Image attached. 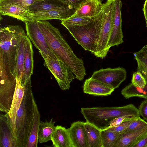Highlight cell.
Returning <instances> with one entry per match:
<instances>
[{
  "mask_svg": "<svg viewBox=\"0 0 147 147\" xmlns=\"http://www.w3.org/2000/svg\"><path fill=\"white\" fill-rule=\"evenodd\" d=\"M35 101L30 78L26 81L24 95L16 114L14 136L18 147H26L33 121Z\"/></svg>",
  "mask_w": 147,
  "mask_h": 147,
  "instance_id": "obj_2",
  "label": "cell"
},
{
  "mask_svg": "<svg viewBox=\"0 0 147 147\" xmlns=\"http://www.w3.org/2000/svg\"><path fill=\"white\" fill-rule=\"evenodd\" d=\"M83 89L84 93L101 96L110 95L115 90L108 85L90 78L85 80Z\"/></svg>",
  "mask_w": 147,
  "mask_h": 147,
  "instance_id": "obj_15",
  "label": "cell"
},
{
  "mask_svg": "<svg viewBox=\"0 0 147 147\" xmlns=\"http://www.w3.org/2000/svg\"><path fill=\"white\" fill-rule=\"evenodd\" d=\"M95 16L90 17L72 16L61 20V24L66 28L73 26L86 25L93 22Z\"/></svg>",
  "mask_w": 147,
  "mask_h": 147,
  "instance_id": "obj_28",
  "label": "cell"
},
{
  "mask_svg": "<svg viewBox=\"0 0 147 147\" xmlns=\"http://www.w3.org/2000/svg\"><path fill=\"white\" fill-rule=\"evenodd\" d=\"M24 74L20 82L25 83L26 80L31 78L33 70V54L32 46L31 40L26 35L24 51Z\"/></svg>",
  "mask_w": 147,
  "mask_h": 147,
  "instance_id": "obj_20",
  "label": "cell"
},
{
  "mask_svg": "<svg viewBox=\"0 0 147 147\" xmlns=\"http://www.w3.org/2000/svg\"><path fill=\"white\" fill-rule=\"evenodd\" d=\"M53 120L52 118L49 121H40L38 134V141L40 143L46 142L51 140L56 127L54 125L55 122Z\"/></svg>",
  "mask_w": 147,
  "mask_h": 147,
  "instance_id": "obj_26",
  "label": "cell"
},
{
  "mask_svg": "<svg viewBox=\"0 0 147 147\" xmlns=\"http://www.w3.org/2000/svg\"><path fill=\"white\" fill-rule=\"evenodd\" d=\"M134 147H147V134L137 143Z\"/></svg>",
  "mask_w": 147,
  "mask_h": 147,
  "instance_id": "obj_37",
  "label": "cell"
},
{
  "mask_svg": "<svg viewBox=\"0 0 147 147\" xmlns=\"http://www.w3.org/2000/svg\"><path fill=\"white\" fill-rule=\"evenodd\" d=\"M77 9L71 7L67 9L30 13L26 12L15 17L24 22L32 21H46L52 19H58L61 21L73 16Z\"/></svg>",
  "mask_w": 147,
  "mask_h": 147,
  "instance_id": "obj_10",
  "label": "cell"
},
{
  "mask_svg": "<svg viewBox=\"0 0 147 147\" xmlns=\"http://www.w3.org/2000/svg\"><path fill=\"white\" fill-rule=\"evenodd\" d=\"M143 10L145 18L146 26L147 28V0H146L145 2Z\"/></svg>",
  "mask_w": 147,
  "mask_h": 147,
  "instance_id": "obj_38",
  "label": "cell"
},
{
  "mask_svg": "<svg viewBox=\"0 0 147 147\" xmlns=\"http://www.w3.org/2000/svg\"><path fill=\"white\" fill-rule=\"evenodd\" d=\"M51 140L55 147H74L68 128L61 125L56 126Z\"/></svg>",
  "mask_w": 147,
  "mask_h": 147,
  "instance_id": "obj_21",
  "label": "cell"
},
{
  "mask_svg": "<svg viewBox=\"0 0 147 147\" xmlns=\"http://www.w3.org/2000/svg\"><path fill=\"white\" fill-rule=\"evenodd\" d=\"M122 6L121 0H115L114 23L108 43L110 48L118 46L123 42L122 30Z\"/></svg>",
  "mask_w": 147,
  "mask_h": 147,
  "instance_id": "obj_12",
  "label": "cell"
},
{
  "mask_svg": "<svg viewBox=\"0 0 147 147\" xmlns=\"http://www.w3.org/2000/svg\"><path fill=\"white\" fill-rule=\"evenodd\" d=\"M146 83L145 78L140 72L137 71L133 74L131 83L134 86L143 88L146 86Z\"/></svg>",
  "mask_w": 147,
  "mask_h": 147,
  "instance_id": "obj_31",
  "label": "cell"
},
{
  "mask_svg": "<svg viewBox=\"0 0 147 147\" xmlns=\"http://www.w3.org/2000/svg\"><path fill=\"white\" fill-rule=\"evenodd\" d=\"M24 22L27 36L39 50L44 60L48 57L54 59H58L47 44L37 21H29Z\"/></svg>",
  "mask_w": 147,
  "mask_h": 147,
  "instance_id": "obj_9",
  "label": "cell"
},
{
  "mask_svg": "<svg viewBox=\"0 0 147 147\" xmlns=\"http://www.w3.org/2000/svg\"><path fill=\"white\" fill-rule=\"evenodd\" d=\"M40 115L35 101L33 121L26 147H37L38 131L40 122Z\"/></svg>",
  "mask_w": 147,
  "mask_h": 147,
  "instance_id": "obj_25",
  "label": "cell"
},
{
  "mask_svg": "<svg viewBox=\"0 0 147 147\" xmlns=\"http://www.w3.org/2000/svg\"><path fill=\"white\" fill-rule=\"evenodd\" d=\"M147 134V128L128 133L120 134L113 147H134Z\"/></svg>",
  "mask_w": 147,
  "mask_h": 147,
  "instance_id": "obj_16",
  "label": "cell"
},
{
  "mask_svg": "<svg viewBox=\"0 0 147 147\" xmlns=\"http://www.w3.org/2000/svg\"><path fill=\"white\" fill-rule=\"evenodd\" d=\"M26 35L18 42L16 60V74L17 79L21 81L24 74V51Z\"/></svg>",
  "mask_w": 147,
  "mask_h": 147,
  "instance_id": "obj_23",
  "label": "cell"
},
{
  "mask_svg": "<svg viewBox=\"0 0 147 147\" xmlns=\"http://www.w3.org/2000/svg\"><path fill=\"white\" fill-rule=\"evenodd\" d=\"M127 72L123 67L101 69L95 71L91 78L99 81L115 89L126 79Z\"/></svg>",
  "mask_w": 147,
  "mask_h": 147,
  "instance_id": "obj_11",
  "label": "cell"
},
{
  "mask_svg": "<svg viewBox=\"0 0 147 147\" xmlns=\"http://www.w3.org/2000/svg\"><path fill=\"white\" fill-rule=\"evenodd\" d=\"M0 110L7 113H9L11 107L17 79L1 57H0Z\"/></svg>",
  "mask_w": 147,
  "mask_h": 147,
  "instance_id": "obj_7",
  "label": "cell"
},
{
  "mask_svg": "<svg viewBox=\"0 0 147 147\" xmlns=\"http://www.w3.org/2000/svg\"><path fill=\"white\" fill-rule=\"evenodd\" d=\"M65 4L76 9L87 0H59Z\"/></svg>",
  "mask_w": 147,
  "mask_h": 147,
  "instance_id": "obj_36",
  "label": "cell"
},
{
  "mask_svg": "<svg viewBox=\"0 0 147 147\" xmlns=\"http://www.w3.org/2000/svg\"><path fill=\"white\" fill-rule=\"evenodd\" d=\"M71 7L65 4L59 0H36L29 6L26 11L35 13L67 9Z\"/></svg>",
  "mask_w": 147,
  "mask_h": 147,
  "instance_id": "obj_18",
  "label": "cell"
},
{
  "mask_svg": "<svg viewBox=\"0 0 147 147\" xmlns=\"http://www.w3.org/2000/svg\"><path fill=\"white\" fill-rule=\"evenodd\" d=\"M102 15L101 11L89 24L66 28L78 44L94 55L97 52L100 37Z\"/></svg>",
  "mask_w": 147,
  "mask_h": 147,
  "instance_id": "obj_5",
  "label": "cell"
},
{
  "mask_svg": "<svg viewBox=\"0 0 147 147\" xmlns=\"http://www.w3.org/2000/svg\"><path fill=\"white\" fill-rule=\"evenodd\" d=\"M28 7L11 4L0 5V15L15 18L27 11Z\"/></svg>",
  "mask_w": 147,
  "mask_h": 147,
  "instance_id": "obj_27",
  "label": "cell"
},
{
  "mask_svg": "<svg viewBox=\"0 0 147 147\" xmlns=\"http://www.w3.org/2000/svg\"><path fill=\"white\" fill-rule=\"evenodd\" d=\"M140 117V116L133 117L128 116H124L115 118L111 122L110 125L108 128L117 127L126 121L137 119Z\"/></svg>",
  "mask_w": 147,
  "mask_h": 147,
  "instance_id": "obj_33",
  "label": "cell"
},
{
  "mask_svg": "<svg viewBox=\"0 0 147 147\" xmlns=\"http://www.w3.org/2000/svg\"><path fill=\"white\" fill-rule=\"evenodd\" d=\"M138 109L140 115L144 120L147 121V100L145 99L141 102Z\"/></svg>",
  "mask_w": 147,
  "mask_h": 147,
  "instance_id": "obj_35",
  "label": "cell"
},
{
  "mask_svg": "<svg viewBox=\"0 0 147 147\" xmlns=\"http://www.w3.org/2000/svg\"><path fill=\"white\" fill-rule=\"evenodd\" d=\"M134 54L137 63V71L142 74L146 81V84L142 90L144 94L147 95V44Z\"/></svg>",
  "mask_w": 147,
  "mask_h": 147,
  "instance_id": "obj_24",
  "label": "cell"
},
{
  "mask_svg": "<svg viewBox=\"0 0 147 147\" xmlns=\"http://www.w3.org/2000/svg\"><path fill=\"white\" fill-rule=\"evenodd\" d=\"M115 1L107 0L104 3L102 9L100 35L97 52L94 55L97 57H105L110 48L108 43L114 23Z\"/></svg>",
  "mask_w": 147,
  "mask_h": 147,
  "instance_id": "obj_6",
  "label": "cell"
},
{
  "mask_svg": "<svg viewBox=\"0 0 147 147\" xmlns=\"http://www.w3.org/2000/svg\"><path fill=\"white\" fill-rule=\"evenodd\" d=\"M0 147H18L5 114L0 115Z\"/></svg>",
  "mask_w": 147,
  "mask_h": 147,
  "instance_id": "obj_14",
  "label": "cell"
},
{
  "mask_svg": "<svg viewBox=\"0 0 147 147\" xmlns=\"http://www.w3.org/2000/svg\"><path fill=\"white\" fill-rule=\"evenodd\" d=\"M36 0H0V5L11 4L28 7Z\"/></svg>",
  "mask_w": 147,
  "mask_h": 147,
  "instance_id": "obj_32",
  "label": "cell"
},
{
  "mask_svg": "<svg viewBox=\"0 0 147 147\" xmlns=\"http://www.w3.org/2000/svg\"><path fill=\"white\" fill-rule=\"evenodd\" d=\"M136 120L137 119L130 120L126 121L123 122L117 127L109 128L107 129L111 131H114L121 134L123 132L132 122Z\"/></svg>",
  "mask_w": 147,
  "mask_h": 147,
  "instance_id": "obj_34",
  "label": "cell"
},
{
  "mask_svg": "<svg viewBox=\"0 0 147 147\" xmlns=\"http://www.w3.org/2000/svg\"><path fill=\"white\" fill-rule=\"evenodd\" d=\"M147 128V122L140 117L132 122L122 133H126Z\"/></svg>",
  "mask_w": 147,
  "mask_h": 147,
  "instance_id": "obj_30",
  "label": "cell"
},
{
  "mask_svg": "<svg viewBox=\"0 0 147 147\" xmlns=\"http://www.w3.org/2000/svg\"><path fill=\"white\" fill-rule=\"evenodd\" d=\"M84 127L88 147H102L101 130L87 122H84Z\"/></svg>",
  "mask_w": 147,
  "mask_h": 147,
  "instance_id": "obj_22",
  "label": "cell"
},
{
  "mask_svg": "<svg viewBox=\"0 0 147 147\" xmlns=\"http://www.w3.org/2000/svg\"><path fill=\"white\" fill-rule=\"evenodd\" d=\"M120 134L108 129L101 130L102 147H113Z\"/></svg>",
  "mask_w": 147,
  "mask_h": 147,
  "instance_id": "obj_29",
  "label": "cell"
},
{
  "mask_svg": "<svg viewBox=\"0 0 147 147\" xmlns=\"http://www.w3.org/2000/svg\"><path fill=\"white\" fill-rule=\"evenodd\" d=\"M44 65L52 73L61 89L69 90L70 83L75 78L74 74L62 61L48 57L44 59Z\"/></svg>",
  "mask_w": 147,
  "mask_h": 147,
  "instance_id": "obj_8",
  "label": "cell"
},
{
  "mask_svg": "<svg viewBox=\"0 0 147 147\" xmlns=\"http://www.w3.org/2000/svg\"><path fill=\"white\" fill-rule=\"evenodd\" d=\"M81 113L86 122L101 130L107 129L111 122L115 118L140 116L138 109L132 104L117 107L82 108Z\"/></svg>",
  "mask_w": 147,
  "mask_h": 147,
  "instance_id": "obj_3",
  "label": "cell"
},
{
  "mask_svg": "<svg viewBox=\"0 0 147 147\" xmlns=\"http://www.w3.org/2000/svg\"><path fill=\"white\" fill-rule=\"evenodd\" d=\"M26 83L23 84L17 80L16 89L11 109L9 113L5 114L14 136L16 113L20 107L24 95Z\"/></svg>",
  "mask_w": 147,
  "mask_h": 147,
  "instance_id": "obj_13",
  "label": "cell"
},
{
  "mask_svg": "<svg viewBox=\"0 0 147 147\" xmlns=\"http://www.w3.org/2000/svg\"><path fill=\"white\" fill-rule=\"evenodd\" d=\"M68 129L74 147H88L84 122H75Z\"/></svg>",
  "mask_w": 147,
  "mask_h": 147,
  "instance_id": "obj_17",
  "label": "cell"
},
{
  "mask_svg": "<svg viewBox=\"0 0 147 147\" xmlns=\"http://www.w3.org/2000/svg\"><path fill=\"white\" fill-rule=\"evenodd\" d=\"M103 4L102 0H87L77 9L72 16H95L101 11Z\"/></svg>",
  "mask_w": 147,
  "mask_h": 147,
  "instance_id": "obj_19",
  "label": "cell"
},
{
  "mask_svg": "<svg viewBox=\"0 0 147 147\" xmlns=\"http://www.w3.org/2000/svg\"><path fill=\"white\" fill-rule=\"evenodd\" d=\"M48 46L58 59L72 71L75 78L82 81L86 75L84 62L74 53L58 28L48 21H37Z\"/></svg>",
  "mask_w": 147,
  "mask_h": 147,
  "instance_id": "obj_1",
  "label": "cell"
},
{
  "mask_svg": "<svg viewBox=\"0 0 147 147\" xmlns=\"http://www.w3.org/2000/svg\"><path fill=\"white\" fill-rule=\"evenodd\" d=\"M19 25H9L0 28V56L4 59L11 72L16 77V60L19 40L25 35Z\"/></svg>",
  "mask_w": 147,
  "mask_h": 147,
  "instance_id": "obj_4",
  "label": "cell"
}]
</instances>
